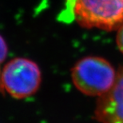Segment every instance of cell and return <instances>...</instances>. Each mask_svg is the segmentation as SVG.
Here are the masks:
<instances>
[{"label":"cell","instance_id":"8992f818","mask_svg":"<svg viewBox=\"0 0 123 123\" xmlns=\"http://www.w3.org/2000/svg\"><path fill=\"white\" fill-rule=\"evenodd\" d=\"M117 43L119 50L123 53V23L118 28V32L117 34Z\"/></svg>","mask_w":123,"mask_h":123},{"label":"cell","instance_id":"6da1fadb","mask_svg":"<svg viewBox=\"0 0 123 123\" xmlns=\"http://www.w3.org/2000/svg\"><path fill=\"white\" fill-rule=\"evenodd\" d=\"M71 76L78 90L84 94L100 97L112 88L117 72L104 58L86 57L75 64Z\"/></svg>","mask_w":123,"mask_h":123},{"label":"cell","instance_id":"7a4b0ae2","mask_svg":"<svg viewBox=\"0 0 123 123\" xmlns=\"http://www.w3.org/2000/svg\"><path fill=\"white\" fill-rule=\"evenodd\" d=\"M76 20L86 28L118 29L123 23V0H72Z\"/></svg>","mask_w":123,"mask_h":123},{"label":"cell","instance_id":"5b68a950","mask_svg":"<svg viewBox=\"0 0 123 123\" xmlns=\"http://www.w3.org/2000/svg\"><path fill=\"white\" fill-rule=\"evenodd\" d=\"M7 55V45L3 38L0 35V63L5 60Z\"/></svg>","mask_w":123,"mask_h":123},{"label":"cell","instance_id":"52a82bcc","mask_svg":"<svg viewBox=\"0 0 123 123\" xmlns=\"http://www.w3.org/2000/svg\"><path fill=\"white\" fill-rule=\"evenodd\" d=\"M4 89L2 87V80H1V70H0V93H3Z\"/></svg>","mask_w":123,"mask_h":123},{"label":"cell","instance_id":"277c9868","mask_svg":"<svg viewBox=\"0 0 123 123\" xmlns=\"http://www.w3.org/2000/svg\"><path fill=\"white\" fill-rule=\"evenodd\" d=\"M94 118L100 123H123V66L111 89L98 99Z\"/></svg>","mask_w":123,"mask_h":123},{"label":"cell","instance_id":"3957f363","mask_svg":"<svg viewBox=\"0 0 123 123\" xmlns=\"http://www.w3.org/2000/svg\"><path fill=\"white\" fill-rule=\"evenodd\" d=\"M1 80L4 90L12 97L25 98L38 90L41 83L40 69L33 61L17 58L4 66Z\"/></svg>","mask_w":123,"mask_h":123}]
</instances>
